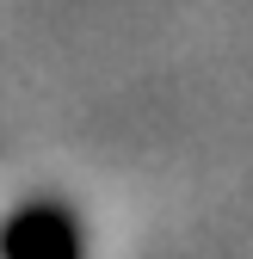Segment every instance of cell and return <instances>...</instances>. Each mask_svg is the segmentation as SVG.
Here are the masks:
<instances>
[{
  "label": "cell",
  "instance_id": "6da1fadb",
  "mask_svg": "<svg viewBox=\"0 0 253 259\" xmlns=\"http://www.w3.org/2000/svg\"><path fill=\"white\" fill-rule=\"evenodd\" d=\"M7 253L13 259H80L74 253V222L62 210H25L7 235Z\"/></svg>",
  "mask_w": 253,
  "mask_h": 259
}]
</instances>
